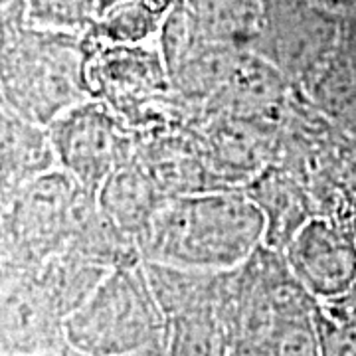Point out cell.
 Returning <instances> with one entry per match:
<instances>
[{
	"label": "cell",
	"instance_id": "16",
	"mask_svg": "<svg viewBox=\"0 0 356 356\" xmlns=\"http://www.w3.org/2000/svg\"><path fill=\"white\" fill-rule=\"evenodd\" d=\"M159 16L147 0H121L99 13L93 36L97 46H137L156 28Z\"/></svg>",
	"mask_w": 356,
	"mask_h": 356
},
{
	"label": "cell",
	"instance_id": "3",
	"mask_svg": "<svg viewBox=\"0 0 356 356\" xmlns=\"http://www.w3.org/2000/svg\"><path fill=\"white\" fill-rule=\"evenodd\" d=\"M88 48L60 36H20L4 48L2 105L50 127L51 121L91 99Z\"/></svg>",
	"mask_w": 356,
	"mask_h": 356
},
{
	"label": "cell",
	"instance_id": "14",
	"mask_svg": "<svg viewBox=\"0 0 356 356\" xmlns=\"http://www.w3.org/2000/svg\"><path fill=\"white\" fill-rule=\"evenodd\" d=\"M297 93H301L344 135L356 137V65L331 58Z\"/></svg>",
	"mask_w": 356,
	"mask_h": 356
},
{
	"label": "cell",
	"instance_id": "13",
	"mask_svg": "<svg viewBox=\"0 0 356 356\" xmlns=\"http://www.w3.org/2000/svg\"><path fill=\"white\" fill-rule=\"evenodd\" d=\"M113 269H105L72 250H62L36 269L40 283L65 318L95 291Z\"/></svg>",
	"mask_w": 356,
	"mask_h": 356
},
{
	"label": "cell",
	"instance_id": "4",
	"mask_svg": "<svg viewBox=\"0 0 356 356\" xmlns=\"http://www.w3.org/2000/svg\"><path fill=\"white\" fill-rule=\"evenodd\" d=\"M91 198L62 168L0 196V266L38 269L60 254Z\"/></svg>",
	"mask_w": 356,
	"mask_h": 356
},
{
	"label": "cell",
	"instance_id": "1",
	"mask_svg": "<svg viewBox=\"0 0 356 356\" xmlns=\"http://www.w3.org/2000/svg\"><path fill=\"white\" fill-rule=\"evenodd\" d=\"M266 243V220L243 188L168 198L137 240L145 264L198 271L242 267Z\"/></svg>",
	"mask_w": 356,
	"mask_h": 356
},
{
	"label": "cell",
	"instance_id": "17",
	"mask_svg": "<svg viewBox=\"0 0 356 356\" xmlns=\"http://www.w3.org/2000/svg\"><path fill=\"white\" fill-rule=\"evenodd\" d=\"M315 331L321 356H356V291L334 301H317Z\"/></svg>",
	"mask_w": 356,
	"mask_h": 356
},
{
	"label": "cell",
	"instance_id": "2",
	"mask_svg": "<svg viewBox=\"0 0 356 356\" xmlns=\"http://www.w3.org/2000/svg\"><path fill=\"white\" fill-rule=\"evenodd\" d=\"M166 321L145 264L115 267L65 318V346L81 356H129L165 344Z\"/></svg>",
	"mask_w": 356,
	"mask_h": 356
},
{
	"label": "cell",
	"instance_id": "8",
	"mask_svg": "<svg viewBox=\"0 0 356 356\" xmlns=\"http://www.w3.org/2000/svg\"><path fill=\"white\" fill-rule=\"evenodd\" d=\"M2 353L4 356L58 355L65 346V317L36 269L2 267Z\"/></svg>",
	"mask_w": 356,
	"mask_h": 356
},
{
	"label": "cell",
	"instance_id": "6",
	"mask_svg": "<svg viewBox=\"0 0 356 356\" xmlns=\"http://www.w3.org/2000/svg\"><path fill=\"white\" fill-rule=\"evenodd\" d=\"M285 261L317 301L356 291V224L315 216L285 248Z\"/></svg>",
	"mask_w": 356,
	"mask_h": 356
},
{
	"label": "cell",
	"instance_id": "5",
	"mask_svg": "<svg viewBox=\"0 0 356 356\" xmlns=\"http://www.w3.org/2000/svg\"><path fill=\"white\" fill-rule=\"evenodd\" d=\"M48 129L58 166L93 196L119 166L135 159V133L97 99L65 111Z\"/></svg>",
	"mask_w": 356,
	"mask_h": 356
},
{
	"label": "cell",
	"instance_id": "18",
	"mask_svg": "<svg viewBox=\"0 0 356 356\" xmlns=\"http://www.w3.org/2000/svg\"><path fill=\"white\" fill-rule=\"evenodd\" d=\"M115 2H121V0H97V14L105 8H109V6H113Z\"/></svg>",
	"mask_w": 356,
	"mask_h": 356
},
{
	"label": "cell",
	"instance_id": "10",
	"mask_svg": "<svg viewBox=\"0 0 356 356\" xmlns=\"http://www.w3.org/2000/svg\"><path fill=\"white\" fill-rule=\"evenodd\" d=\"M243 191L266 220V248L283 254L297 232L317 216L313 196L303 178L283 166H267Z\"/></svg>",
	"mask_w": 356,
	"mask_h": 356
},
{
	"label": "cell",
	"instance_id": "7",
	"mask_svg": "<svg viewBox=\"0 0 356 356\" xmlns=\"http://www.w3.org/2000/svg\"><path fill=\"white\" fill-rule=\"evenodd\" d=\"M281 123L226 113H204L192 125L220 188H245L275 163Z\"/></svg>",
	"mask_w": 356,
	"mask_h": 356
},
{
	"label": "cell",
	"instance_id": "11",
	"mask_svg": "<svg viewBox=\"0 0 356 356\" xmlns=\"http://www.w3.org/2000/svg\"><path fill=\"white\" fill-rule=\"evenodd\" d=\"M0 196L60 168L50 129L0 105Z\"/></svg>",
	"mask_w": 356,
	"mask_h": 356
},
{
	"label": "cell",
	"instance_id": "12",
	"mask_svg": "<svg viewBox=\"0 0 356 356\" xmlns=\"http://www.w3.org/2000/svg\"><path fill=\"white\" fill-rule=\"evenodd\" d=\"M165 202L163 192L135 159L119 166L97 192L103 214L135 242Z\"/></svg>",
	"mask_w": 356,
	"mask_h": 356
},
{
	"label": "cell",
	"instance_id": "15",
	"mask_svg": "<svg viewBox=\"0 0 356 356\" xmlns=\"http://www.w3.org/2000/svg\"><path fill=\"white\" fill-rule=\"evenodd\" d=\"M166 356H229V337L220 307L166 318Z\"/></svg>",
	"mask_w": 356,
	"mask_h": 356
},
{
	"label": "cell",
	"instance_id": "9",
	"mask_svg": "<svg viewBox=\"0 0 356 356\" xmlns=\"http://www.w3.org/2000/svg\"><path fill=\"white\" fill-rule=\"evenodd\" d=\"M135 161L166 200L220 191L202 143L192 127L135 133Z\"/></svg>",
	"mask_w": 356,
	"mask_h": 356
}]
</instances>
